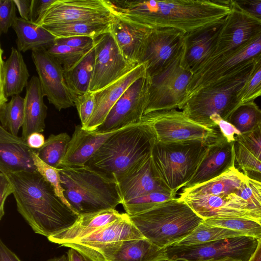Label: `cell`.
I'll return each mask as SVG.
<instances>
[{
    "instance_id": "cell-18",
    "label": "cell",
    "mask_w": 261,
    "mask_h": 261,
    "mask_svg": "<svg viewBox=\"0 0 261 261\" xmlns=\"http://www.w3.org/2000/svg\"><path fill=\"white\" fill-rule=\"evenodd\" d=\"M115 18L107 0H56L47 10L40 25Z\"/></svg>"
},
{
    "instance_id": "cell-55",
    "label": "cell",
    "mask_w": 261,
    "mask_h": 261,
    "mask_svg": "<svg viewBox=\"0 0 261 261\" xmlns=\"http://www.w3.org/2000/svg\"><path fill=\"white\" fill-rule=\"evenodd\" d=\"M0 261H22L8 246L0 240Z\"/></svg>"
},
{
    "instance_id": "cell-60",
    "label": "cell",
    "mask_w": 261,
    "mask_h": 261,
    "mask_svg": "<svg viewBox=\"0 0 261 261\" xmlns=\"http://www.w3.org/2000/svg\"><path fill=\"white\" fill-rule=\"evenodd\" d=\"M259 224L261 225V219L260 220L259 222Z\"/></svg>"
},
{
    "instance_id": "cell-22",
    "label": "cell",
    "mask_w": 261,
    "mask_h": 261,
    "mask_svg": "<svg viewBox=\"0 0 261 261\" xmlns=\"http://www.w3.org/2000/svg\"><path fill=\"white\" fill-rule=\"evenodd\" d=\"M121 129L101 132L96 130H86L81 124L76 125L71 137L66 153L59 168L85 166L102 144L111 136Z\"/></svg>"
},
{
    "instance_id": "cell-46",
    "label": "cell",
    "mask_w": 261,
    "mask_h": 261,
    "mask_svg": "<svg viewBox=\"0 0 261 261\" xmlns=\"http://www.w3.org/2000/svg\"><path fill=\"white\" fill-rule=\"evenodd\" d=\"M73 102L81 120V124L84 127L94 111L95 103L94 93L89 91L77 97Z\"/></svg>"
},
{
    "instance_id": "cell-29",
    "label": "cell",
    "mask_w": 261,
    "mask_h": 261,
    "mask_svg": "<svg viewBox=\"0 0 261 261\" xmlns=\"http://www.w3.org/2000/svg\"><path fill=\"white\" fill-rule=\"evenodd\" d=\"M111 261H168L166 248L144 238L126 241L115 249Z\"/></svg>"
},
{
    "instance_id": "cell-33",
    "label": "cell",
    "mask_w": 261,
    "mask_h": 261,
    "mask_svg": "<svg viewBox=\"0 0 261 261\" xmlns=\"http://www.w3.org/2000/svg\"><path fill=\"white\" fill-rule=\"evenodd\" d=\"M115 18L112 20L80 21L43 27L56 38L87 36L95 39L111 32V25Z\"/></svg>"
},
{
    "instance_id": "cell-52",
    "label": "cell",
    "mask_w": 261,
    "mask_h": 261,
    "mask_svg": "<svg viewBox=\"0 0 261 261\" xmlns=\"http://www.w3.org/2000/svg\"><path fill=\"white\" fill-rule=\"evenodd\" d=\"M11 184L5 174L0 172V220L5 215L4 205L8 196L13 194Z\"/></svg>"
},
{
    "instance_id": "cell-13",
    "label": "cell",
    "mask_w": 261,
    "mask_h": 261,
    "mask_svg": "<svg viewBox=\"0 0 261 261\" xmlns=\"http://www.w3.org/2000/svg\"><path fill=\"white\" fill-rule=\"evenodd\" d=\"M149 92V78L146 75L126 89L96 130L108 132L141 123L147 106Z\"/></svg>"
},
{
    "instance_id": "cell-54",
    "label": "cell",
    "mask_w": 261,
    "mask_h": 261,
    "mask_svg": "<svg viewBox=\"0 0 261 261\" xmlns=\"http://www.w3.org/2000/svg\"><path fill=\"white\" fill-rule=\"evenodd\" d=\"M26 141L30 148L37 150L44 145L45 140L41 133L35 132L30 134Z\"/></svg>"
},
{
    "instance_id": "cell-43",
    "label": "cell",
    "mask_w": 261,
    "mask_h": 261,
    "mask_svg": "<svg viewBox=\"0 0 261 261\" xmlns=\"http://www.w3.org/2000/svg\"><path fill=\"white\" fill-rule=\"evenodd\" d=\"M30 153L37 171L51 186L56 195L63 202L71 208L64 195L59 169L54 168L42 161L35 150L31 149Z\"/></svg>"
},
{
    "instance_id": "cell-47",
    "label": "cell",
    "mask_w": 261,
    "mask_h": 261,
    "mask_svg": "<svg viewBox=\"0 0 261 261\" xmlns=\"http://www.w3.org/2000/svg\"><path fill=\"white\" fill-rule=\"evenodd\" d=\"M14 0L0 1V33L6 34L17 18Z\"/></svg>"
},
{
    "instance_id": "cell-58",
    "label": "cell",
    "mask_w": 261,
    "mask_h": 261,
    "mask_svg": "<svg viewBox=\"0 0 261 261\" xmlns=\"http://www.w3.org/2000/svg\"><path fill=\"white\" fill-rule=\"evenodd\" d=\"M47 261H68L67 255L63 254L59 256L49 258Z\"/></svg>"
},
{
    "instance_id": "cell-23",
    "label": "cell",
    "mask_w": 261,
    "mask_h": 261,
    "mask_svg": "<svg viewBox=\"0 0 261 261\" xmlns=\"http://www.w3.org/2000/svg\"><path fill=\"white\" fill-rule=\"evenodd\" d=\"M125 215L126 213H120L116 209L81 215L71 226L48 237L47 239L60 246L75 241L123 218Z\"/></svg>"
},
{
    "instance_id": "cell-59",
    "label": "cell",
    "mask_w": 261,
    "mask_h": 261,
    "mask_svg": "<svg viewBox=\"0 0 261 261\" xmlns=\"http://www.w3.org/2000/svg\"><path fill=\"white\" fill-rule=\"evenodd\" d=\"M216 261H244L243 259L237 258H234V257H226L218 260Z\"/></svg>"
},
{
    "instance_id": "cell-31",
    "label": "cell",
    "mask_w": 261,
    "mask_h": 261,
    "mask_svg": "<svg viewBox=\"0 0 261 261\" xmlns=\"http://www.w3.org/2000/svg\"><path fill=\"white\" fill-rule=\"evenodd\" d=\"M246 176L235 166L220 176L204 183L189 188H182V193L188 194H208L227 196L238 194Z\"/></svg>"
},
{
    "instance_id": "cell-17",
    "label": "cell",
    "mask_w": 261,
    "mask_h": 261,
    "mask_svg": "<svg viewBox=\"0 0 261 261\" xmlns=\"http://www.w3.org/2000/svg\"><path fill=\"white\" fill-rule=\"evenodd\" d=\"M260 35L261 20L241 10L231 7L209 57L231 53Z\"/></svg>"
},
{
    "instance_id": "cell-15",
    "label": "cell",
    "mask_w": 261,
    "mask_h": 261,
    "mask_svg": "<svg viewBox=\"0 0 261 261\" xmlns=\"http://www.w3.org/2000/svg\"><path fill=\"white\" fill-rule=\"evenodd\" d=\"M203 220L212 218H244L259 222L261 214L236 193L227 196L188 194L181 192L178 198Z\"/></svg>"
},
{
    "instance_id": "cell-6",
    "label": "cell",
    "mask_w": 261,
    "mask_h": 261,
    "mask_svg": "<svg viewBox=\"0 0 261 261\" xmlns=\"http://www.w3.org/2000/svg\"><path fill=\"white\" fill-rule=\"evenodd\" d=\"M253 63L201 88L186 102L181 110L200 124L216 127L211 117L216 114L227 120L241 104L238 94L250 74Z\"/></svg>"
},
{
    "instance_id": "cell-26",
    "label": "cell",
    "mask_w": 261,
    "mask_h": 261,
    "mask_svg": "<svg viewBox=\"0 0 261 261\" xmlns=\"http://www.w3.org/2000/svg\"><path fill=\"white\" fill-rule=\"evenodd\" d=\"M0 103L7 102L9 97L19 95L27 87L30 76L23 57L17 49L11 48L9 58L3 59V50L1 48Z\"/></svg>"
},
{
    "instance_id": "cell-9",
    "label": "cell",
    "mask_w": 261,
    "mask_h": 261,
    "mask_svg": "<svg viewBox=\"0 0 261 261\" xmlns=\"http://www.w3.org/2000/svg\"><path fill=\"white\" fill-rule=\"evenodd\" d=\"M184 49L168 68L149 77V99L145 115L178 109L185 103L187 90L193 73L184 61Z\"/></svg>"
},
{
    "instance_id": "cell-50",
    "label": "cell",
    "mask_w": 261,
    "mask_h": 261,
    "mask_svg": "<svg viewBox=\"0 0 261 261\" xmlns=\"http://www.w3.org/2000/svg\"><path fill=\"white\" fill-rule=\"evenodd\" d=\"M56 1V0H32L30 21L40 25L47 10Z\"/></svg>"
},
{
    "instance_id": "cell-3",
    "label": "cell",
    "mask_w": 261,
    "mask_h": 261,
    "mask_svg": "<svg viewBox=\"0 0 261 261\" xmlns=\"http://www.w3.org/2000/svg\"><path fill=\"white\" fill-rule=\"evenodd\" d=\"M155 141L151 132L142 122L127 126L111 136L85 166L115 180L116 177L150 154Z\"/></svg>"
},
{
    "instance_id": "cell-40",
    "label": "cell",
    "mask_w": 261,
    "mask_h": 261,
    "mask_svg": "<svg viewBox=\"0 0 261 261\" xmlns=\"http://www.w3.org/2000/svg\"><path fill=\"white\" fill-rule=\"evenodd\" d=\"M261 96V53L253 61L250 74L241 89L238 98L241 103L254 101Z\"/></svg>"
},
{
    "instance_id": "cell-25",
    "label": "cell",
    "mask_w": 261,
    "mask_h": 261,
    "mask_svg": "<svg viewBox=\"0 0 261 261\" xmlns=\"http://www.w3.org/2000/svg\"><path fill=\"white\" fill-rule=\"evenodd\" d=\"M31 148L21 137L0 126V171H36Z\"/></svg>"
},
{
    "instance_id": "cell-51",
    "label": "cell",
    "mask_w": 261,
    "mask_h": 261,
    "mask_svg": "<svg viewBox=\"0 0 261 261\" xmlns=\"http://www.w3.org/2000/svg\"><path fill=\"white\" fill-rule=\"evenodd\" d=\"M210 119L214 125L219 128L222 135L228 142H234L235 136L241 134L233 125L222 119L218 115L212 116Z\"/></svg>"
},
{
    "instance_id": "cell-48",
    "label": "cell",
    "mask_w": 261,
    "mask_h": 261,
    "mask_svg": "<svg viewBox=\"0 0 261 261\" xmlns=\"http://www.w3.org/2000/svg\"><path fill=\"white\" fill-rule=\"evenodd\" d=\"M95 39L87 36H71L57 38L55 43L66 45L71 47L83 50H91L94 47Z\"/></svg>"
},
{
    "instance_id": "cell-39",
    "label": "cell",
    "mask_w": 261,
    "mask_h": 261,
    "mask_svg": "<svg viewBox=\"0 0 261 261\" xmlns=\"http://www.w3.org/2000/svg\"><path fill=\"white\" fill-rule=\"evenodd\" d=\"M205 224L239 232L258 239L261 238V225L254 220L244 218H212L203 220Z\"/></svg>"
},
{
    "instance_id": "cell-27",
    "label": "cell",
    "mask_w": 261,
    "mask_h": 261,
    "mask_svg": "<svg viewBox=\"0 0 261 261\" xmlns=\"http://www.w3.org/2000/svg\"><path fill=\"white\" fill-rule=\"evenodd\" d=\"M151 30L115 17L111 32L124 57L130 62L139 64Z\"/></svg>"
},
{
    "instance_id": "cell-14",
    "label": "cell",
    "mask_w": 261,
    "mask_h": 261,
    "mask_svg": "<svg viewBox=\"0 0 261 261\" xmlns=\"http://www.w3.org/2000/svg\"><path fill=\"white\" fill-rule=\"evenodd\" d=\"M186 34L168 28L152 29L139 64L146 66L151 77L168 68L184 49Z\"/></svg>"
},
{
    "instance_id": "cell-1",
    "label": "cell",
    "mask_w": 261,
    "mask_h": 261,
    "mask_svg": "<svg viewBox=\"0 0 261 261\" xmlns=\"http://www.w3.org/2000/svg\"><path fill=\"white\" fill-rule=\"evenodd\" d=\"M113 14L151 29L168 28L189 34L212 25L231 11L228 1H108Z\"/></svg>"
},
{
    "instance_id": "cell-4",
    "label": "cell",
    "mask_w": 261,
    "mask_h": 261,
    "mask_svg": "<svg viewBox=\"0 0 261 261\" xmlns=\"http://www.w3.org/2000/svg\"><path fill=\"white\" fill-rule=\"evenodd\" d=\"M58 169L64 197L78 215L115 209L122 204L115 180L85 166Z\"/></svg>"
},
{
    "instance_id": "cell-57",
    "label": "cell",
    "mask_w": 261,
    "mask_h": 261,
    "mask_svg": "<svg viewBox=\"0 0 261 261\" xmlns=\"http://www.w3.org/2000/svg\"><path fill=\"white\" fill-rule=\"evenodd\" d=\"M257 241L256 247L247 261H261V238Z\"/></svg>"
},
{
    "instance_id": "cell-61",
    "label": "cell",
    "mask_w": 261,
    "mask_h": 261,
    "mask_svg": "<svg viewBox=\"0 0 261 261\" xmlns=\"http://www.w3.org/2000/svg\"></svg>"
},
{
    "instance_id": "cell-7",
    "label": "cell",
    "mask_w": 261,
    "mask_h": 261,
    "mask_svg": "<svg viewBox=\"0 0 261 261\" xmlns=\"http://www.w3.org/2000/svg\"><path fill=\"white\" fill-rule=\"evenodd\" d=\"M209 143H163L155 141L151 151L153 166L170 191L176 194L192 179Z\"/></svg>"
},
{
    "instance_id": "cell-41",
    "label": "cell",
    "mask_w": 261,
    "mask_h": 261,
    "mask_svg": "<svg viewBox=\"0 0 261 261\" xmlns=\"http://www.w3.org/2000/svg\"><path fill=\"white\" fill-rule=\"evenodd\" d=\"M45 48L48 54L62 66L64 71L73 67L91 50H80L55 43Z\"/></svg>"
},
{
    "instance_id": "cell-32",
    "label": "cell",
    "mask_w": 261,
    "mask_h": 261,
    "mask_svg": "<svg viewBox=\"0 0 261 261\" xmlns=\"http://www.w3.org/2000/svg\"><path fill=\"white\" fill-rule=\"evenodd\" d=\"M95 59L94 47L76 65L64 71L65 83L73 101L89 91Z\"/></svg>"
},
{
    "instance_id": "cell-37",
    "label": "cell",
    "mask_w": 261,
    "mask_h": 261,
    "mask_svg": "<svg viewBox=\"0 0 261 261\" xmlns=\"http://www.w3.org/2000/svg\"><path fill=\"white\" fill-rule=\"evenodd\" d=\"M24 99L20 95L11 97L9 102L0 103L1 126L17 136L24 120Z\"/></svg>"
},
{
    "instance_id": "cell-19",
    "label": "cell",
    "mask_w": 261,
    "mask_h": 261,
    "mask_svg": "<svg viewBox=\"0 0 261 261\" xmlns=\"http://www.w3.org/2000/svg\"><path fill=\"white\" fill-rule=\"evenodd\" d=\"M115 180L121 204L153 191H170L158 176L153 166L151 153L116 177Z\"/></svg>"
},
{
    "instance_id": "cell-5",
    "label": "cell",
    "mask_w": 261,
    "mask_h": 261,
    "mask_svg": "<svg viewBox=\"0 0 261 261\" xmlns=\"http://www.w3.org/2000/svg\"><path fill=\"white\" fill-rule=\"evenodd\" d=\"M129 217L145 238L162 248L174 246L203 220L178 198Z\"/></svg>"
},
{
    "instance_id": "cell-49",
    "label": "cell",
    "mask_w": 261,
    "mask_h": 261,
    "mask_svg": "<svg viewBox=\"0 0 261 261\" xmlns=\"http://www.w3.org/2000/svg\"><path fill=\"white\" fill-rule=\"evenodd\" d=\"M230 7L241 10L261 20V0L230 1Z\"/></svg>"
},
{
    "instance_id": "cell-21",
    "label": "cell",
    "mask_w": 261,
    "mask_h": 261,
    "mask_svg": "<svg viewBox=\"0 0 261 261\" xmlns=\"http://www.w3.org/2000/svg\"><path fill=\"white\" fill-rule=\"evenodd\" d=\"M146 75L145 65L139 64L116 81L94 92V111L83 128L89 131L96 130L103 123L111 109L126 89L136 81Z\"/></svg>"
},
{
    "instance_id": "cell-24",
    "label": "cell",
    "mask_w": 261,
    "mask_h": 261,
    "mask_svg": "<svg viewBox=\"0 0 261 261\" xmlns=\"http://www.w3.org/2000/svg\"><path fill=\"white\" fill-rule=\"evenodd\" d=\"M224 19L204 28L186 34L184 61L192 73L212 53L224 24Z\"/></svg>"
},
{
    "instance_id": "cell-36",
    "label": "cell",
    "mask_w": 261,
    "mask_h": 261,
    "mask_svg": "<svg viewBox=\"0 0 261 261\" xmlns=\"http://www.w3.org/2000/svg\"><path fill=\"white\" fill-rule=\"evenodd\" d=\"M241 133L251 132L261 126V109L254 102L240 105L227 120Z\"/></svg>"
},
{
    "instance_id": "cell-11",
    "label": "cell",
    "mask_w": 261,
    "mask_h": 261,
    "mask_svg": "<svg viewBox=\"0 0 261 261\" xmlns=\"http://www.w3.org/2000/svg\"><path fill=\"white\" fill-rule=\"evenodd\" d=\"M144 238L126 213L123 218L92 233L61 246L75 249L88 261H111L115 249L122 243Z\"/></svg>"
},
{
    "instance_id": "cell-16",
    "label": "cell",
    "mask_w": 261,
    "mask_h": 261,
    "mask_svg": "<svg viewBox=\"0 0 261 261\" xmlns=\"http://www.w3.org/2000/svg\"><path fill=\"white\" fill-rule=\"evenodd\" d=\"M32 58L42 91L49 102L59 111L75 106L65 83L62 66L45 47L32 50Z\"/></svg>"
},
{
    "instance_id": "cell-28",
    "label": "cell",
    "mask_w": 261,
    "mask_h": 261,
    "mask_svg": "<svg viewBox=\"0 0 261 261\" xmlns=\"http://www.w3.org/2000/svg\"><path fill=\"white\" fill-rule=\"evenodd\" d=\"M44 93L38 77L33 76L26 87L24 105V120L21 137L27 140L35 132L42 133L45 128L47 107L43 101Z\"/></svg>"
},
{
    "instance_id": "cell-38",
    "label": "cell",
    "mask_w": 261,
    "mask_h": 261,
    "mask_svg": "<svg viewBox=\"0 0 261 261\" xmlns=\"http://www.w3.org/2000/svg\"><path fill=\"white\" fill-rule=\"evenodd\" d=\"M176 194L168 190H158L131 199L122 205L129 216L145 212L165 201L175 198Z\"/></svg>"
},
{
    "instance_id": "cell-42",
    "label": "cell",
    "mask_w": 261,
    "mask_h": 261,
    "mask_svg": "<svg viewBox=\"0 0 261 261\" xmlns=\"http://www.w3.org/2000/svg\"><path fill=\"white\" fill-rule=\"evenodd\" d=\"M235 161L247 177L261 182V161L243 146L234 141Z\"/></svg>"
},
{
    "instance_id": "cell-45",
    "label": "cell",
    "mask_w": 261,
    "mask_h": 261,
    "mask_svg": "<svg viewBox=\"0 0 261 261\" xmlns=\"http://www.w3.org/2000/svg\"><path fill=\"white\" fill-rule=\"evenodd\" d=\"M234 139L261 161V126L251 132L236 135Z\"/></svg>"
},
{
    "instance_id": "cell-2",
    "label": "cell",
    "mask_w": 261,
    "mask_h": 261,
    "mask_svg": "<svg viewBox=\"0 0 261 261\" xmlns=\"http://www.w3.org/2000/svg\"><path fill=\"white\" fill-rule=\"evenodd\" d=\"M0 172L12 185L17 211L35 233L47 238L70 227L78 218L37 171Z\"/></svg>"
},
{
    "instance_id": "cell-8",
    "label": "cell",
    "mask_w": 261,
    "mask_h": 261,
    "mask_svg": "<svg viewBox=\"0 0 261 261\" xmlns=\"http://www.w3.org/2000/svg\"><path fill=\"white\" fill-rule=\"evenodd\" d=\"M156 141L178 143L198 141L208 143L221 132L218 127H209L193 120L182 111L172 109L148 113L142 120Z\"/></svg>"
},
{
    "instance_id": "cell-10",
    "label": "cell",
    "mask_w": 261,
    "mask_h": 261,
    "mask_svg": "<svg viewBox=\"0 0 261 261\" xmlns=\"http://www.w3.org/2000/svg\"><path fill=\"white\" fill-rule=\"evenodd\" d=\"M260 53L261 35L231 53L208 58L193 73L186 102L201 88L243 69Z\"/></svg>"
},
{
    "instance_id": "cell-44",
    "label": "cell",
    "mask_w": 261,
    "mask_h": 261,
    "mask_svg": "<svg viewBox=\"0 0 261 261\" xmlns=\"http://www.w3.org/2000/svg\"><path fill=\"white\" fill-rule=\"evenodd\" d=\"M238 195L254 211L261 214V182L246 176L241 185Z\"/></svg>"
},
{
    "instance_id": "cell-12",
    "label": "cell",
    "mask_w": 261,
    "mask_h": 261,
    "mask_svg": "<svg viewBox=\"0 0 261 261\" xmlns=\"http://www.w3.org/2000/svg\"><path fill=\"white\" fill-rule=\"evenodd\" d=\"M94 40L95 59L89 88L93 93L116 81L138 65L124 57L111 32Z\"/></svg>"
},
{
    "instance_id": "cell-34",
    "label": "cell",
    "mask_w": 261,
    "mask_h": 261,
    "mask_svg": "<svg viewBox=\"0 0 261 261\" xmlns=\"http://www.w3.org/2000/svg\"><path fill=\"white\" fill-rule=\"evenodd\" d=\"M70 140L71 137L66 133L51 134L45 140L44 145L35 150L44 163L59 168L66 153Z\"/></svg>"
},
{
    "instance_id": "cell-20",
    "label": "cell",
    "mask_w": 261,
    "mask_h": 261,
    "mask_svg": "<svg viewBox=\"0 0 261 261\" xmlns=\"http://www.w3.org/2000/svg\"><path fill=\"white\" fill-rule=\"evenodd\" d=\"M234 143L228 142L221 133L210 143L194 176L184 188L209 181L235 166Z\"/></svg>"
},
{
    "instance_id": "cell-56",
    "label": "cell",
    "mask_w": 261,
    "mask_h": 261,
    "mask_svg": "<svg viewBox=\"0 0 261 261\" xmlns=\"http://www.w3.org/2000/svg\"><path fill=\"white\" fill-rule=\"evenodd\" d=\"M66 254L68 261H88L84 256L74 249L69 248Z\"/></svg>"
},
{
    "instance_id": "cell-53",
    "label": "cell",
    "mask_w": 261,
    "mask_h": 261,
    "mask_svg": "<svg viewBox=\"0 0 261 261\" xmlns=\"http://www.w3.org/2000/svg\"><path fill=\"white\" fill-rule=\"evenodd\" d=\"M20 14V18L30 21L32 0H14Z\"/></svg>"
},
{
    "instance_id": "cell-30",
    "label": "cell",
    "mask_w": 261,
    "mask_h": 261,
    "mask_svg": "<svg viewBox=\"0 0 261 261\" xmlns=\"http://www.w3.org/2000/svg\"><path fill=\"white\" fill-rule=\"evenodd\" d=\"M12 28L17 35L16 41L19 51H32L54 44L56 37L41 25L17 17Z\"/></svg>"
},
{
    "instance_id": "cell-35",
    "label": "cell",
    "mask_w": 261,
    "mask_h": 261,
    "mask_svg": "<svg viewBox=\"0 0 261 261\" xmlns=\"http://www.w3.org/2000/svg\"><path fill=\"white\" fill-rule=\"evenodd\" d=\"M240 236H246L226 228L208 226L202 221L190 234L174 246L202 244Z\"/></svg>"
}]
</instances>
